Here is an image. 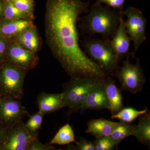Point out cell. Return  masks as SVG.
I'll return each mask as SVG.
<instances>
[{
  "instance_id": "29",
  "label": "cell",
  "mask_w": 150,
  "mask_h": 150,
  "mask_svg": "<svg viewBox=\"0 0 150 150\" xmlns=\"http://www.w3.org/2000/svg\"><path fill=\"white\" fill-rule=\"evenodd\" d=\"M9 45L8 39L0 36V64L6 62V55Z\"/></svg>"
},
{
  "instance_id": "21",
  "label": "cell",
  "mask_w": 150,
  "mask_h": 150,
  "mask_svg": "<svg viewBox=\"0 0 150 150\" xmlns=\"http://www.w3.org/2000/svg\"><path fill=\"white\" fill-rule=\"evenodd\" d=\"M149 112L147 108L142 110H137L132 108H126L121 109L119 112L111 116L112 119H118L125 123H130L136 118Z\"/></svg>"
},
{
  "instance_id": "8",
  "label": "cell",
  "mask_w": 150,
  "mask_h": 150,
  "mask_svg": "<svg viewBox=\"0 0 150 150\" xmlns=\"http://www.w3.org/2000/svg\"><path fill=\"white\" fill-rule=\"evenodd\" d=\"M38 138V132L30 131L22 121L7 129L2 150H27L31 142Z\"/></svg>"
},
{
  "instance_id": "13",
  "label": "cell",
  "mask_w": 150,
  "mask_h": 150,
  "mask_svg": "<svg viewBox=\"0 0 150 150\" xmlns=\"http://www.w3.org/2000/svg\"><path fill=\"white\" fill-rule=\"evenodd\" d=\"M122 16H123L121 15L120 18L118 29L111 40H109L110 46L119 59L125 56H131L129 51L131 40L126 32Z\"/></svg>"
},
{
  "instance_id": "25",
  "label": "cell",
  "mask_w": 150,
  "mask_h": 150,
  "mask_svg": "<svg viewBox=\"0 0 150 150\" xmlns=\"http://www.w3.org/2000/svg\"><path fill=\"white\" fill-rule=\"evenodd\" d=\"M93 141L95 150H112L115 147L114 142L109 136L96 138Z\"/></svg>"
},
{
  "instance_id": "16",
  "label": "cell",
  "mask_w": 150,
  "mask_h": 150,
  "mask_svg": "<svg viewBox=\"0 0 150 150\" xmlns=\"http://www.w3.org/2000/svg\"><path fill=\"white\" fill-rule=\"evenodd\" d=\"M119 123L103 118L91 119L88 122L86 132L96 138L108 137Z\"/></svg>"
},
{
  "instance_id": "18",
  "label": "cell",
  "mask_w": 150,
  "mask_h": 150,
  "mask_svg": "<svg viewBox=\"0 0 150 150\" xmlns=\"http://www.w3.org/2000/svg\"><path fill=\"white\" fill-rule=\"evenodd\" d=\"M16 42L25 49L35 53L39 46V39L35 26L28 28L17 35Z\"/></svg>"
},
{
  "instance_id": "7",
  "label": "cell",
  "mask_w": 150,
  "mask_h": 150,
  "mask_svg": "<svg viewBox=\"0 0 150 150\" xmlns=\"http://www.w3.org/2000/svg\"><path fill=\"white\" fill-rule=\"evenodd\" d=\"M127 18L124 21L126 32L134 43V50L131 56H134L140 46L146 40V19L139 9L129 6L120 13Z\"/></svg>"
},
{
  "instance_id": "10",
  "label": "cell",
  "mask_w": 150,
  "mask_h": 150,
  "mask_svg": "<svg viewBox=\"0 0 150 150\" xmlns=\"http://www.w3.org/2000/svg\"><path fill=\"white\" fill-rule=\"evenodd\" d=\"M38 61V58L35 53L25 49L17 42L9 45L6 62L13 66L27 71L34 68Z\"/></svg>"
},
{
  "instance_id": "3",
  "label": "cell",
  "mask_w": 150,
  "mask_h": 150,
  "mask_svg": "<svg viewBox=\"0 0 150 150\" xmlns=\"http://www.w3.org/2000/svg\"><path fill=\"white\" fill-rule=\"evenodd\" d=\"M109 40L104 38H86L82 43L86 54L107 75L112 74L118 69L120 61L110 46Z\"/></svg>"
},
{
  "instance_id": "11",
  "label": "cell",
  "mask_w": 150,
  "mask_h": 150,
  "mask_svg": "<svg viewBox=\"0 0 150 150\" xmlns=\"http://www.w3.org/2000/svg\"><path fill=\"white\" fill-rule=\"evenodd\" d=\"M98 82L93 87L79 107V109L100 110L107 108V101L103 83Z\"/></svg>"
},
{
  "instance_id": "15",
  "label": "cell",
  "mask_w": 150,
  "mask_h": 150,
  "mask_svg": "<svg viewBox=\"0 0 150 150\" xmlns=\"http://www.w3.org/2000/svg\"><path fill=\"white\" fill-rule=\"evenodd\" d=\"M33 26L34 25L30 19L6 20L0 23V36L7 39L16 37Z\"/></svg>"
},
{
  "instance_id": "28",
  "label": "cell",
  "mask_w": 150,
  "mask_h": 150,
  "mask_svg": "<svg viewBox=\"0 0 150 150\" xmlns=\"http://www.w3.org/2000/svg\"><path fill=\"white\" fill-rule=\"evenodd\" d=\"M75 149L78 150H95L93 142H90L84 138H81L79 141L75 142Z\"/></svg>"
},
{
  "instance_id": "31",
  "label": "cell",
  "mask_w": 150,
  "mask_h": 150,
  "mask_svg": "<svg viewBox=\"0 0 150 150\" xmlns=\"http://www.w3.org/2000/svg\"><path fill=\"white\" fill-rule=\"evenodd\" d=\"M3 6L1 4V2H0V16L1 14L2 13L3 11Z\"/></svg>"
},
{
  "instance_id": "20",
  "label": "cell",
  "mask_w": 150,
  "mask_h": 150,
  "mask_svg": "<svg viewBox=\"0 0 150 150\" xmlns=\"http://www.w3.org/2000/svg\"><path fill=\"white\" fill-rule=\"evenodd\" d=\"M75 142L74 133L72 128L69 123H67L60 128L49 144L65 145Z\"/></svg>"
},
{
  "instance_id": "30",
  "label": "cell",
  "mask_w": 150,
  "mask_h": 150,
  "mask_svg": "<svg viewBox=\"0 0 150 150\" xmlns=\"http://www.w3.org/2000/svg\"><path fill=\"white\" fill-rule=\"evenodd\" d=\"M6 131V128L0 123V147L2 149Z\"/></svg>"
},
{
  "instance_id": "4",
  "label": "cell",
  "mask_w": 150,
  "mask_h": 150,
  "mask_svg": "<svg viewBox=\"0 0 150 150\" xmlns=\"http://www.w3.org/2000/svg\"><path fill=\"white\" fill-rule=\"evenodd\" d=\"M26 71L6 62L0 64V97L21 99Z\"/></svg>"
},
{
  "instance_id": "19",
  "label": "cell",
  "mask_w": 150,
  "mask_h": 150,
  "mask_svg": "<svg viewBox=\"0 0 150 150\" xmlns=\"http://www.w3.org/2000/svg\"><path fill=\"white\" fill-rule=\"evenodd\" d=\"M135 126L121 121L112 131L109 137L114 142L116 148L121 141L130 136H134Z\"/></svg>"
},
{
  "instance_id": "32",
  "label": "cell",
  "mask_w": 150,
  "mask_h": 150,
  "mask_svg": "<svg viewBox=\"0 0 150 150\" xmlns=\"http://www.w3.org/2000/svg\"><path fill=\"white\" fill-rule=\"evenodd\" d=\"M0 150H2V148L1 147H0Z\"/></svg>"
},
{
  "instance_id": "1",
  "label": "cell",
  "mask_w": 150,
  "mask_h": 150,
  "mask_svg": "<svg viewBox=\"0 0 150 150\" xmlns=\"http://www.w3.org/2000/svg\"><path fill=\"white\" fill-rule=\"evenodd\" d=\"M90 0H47L45 14L47 41L55 58L73 78L104 79L107 75L80 45L77 22L87 13Z\"/></svg>"
},
{
  "instance_id": "2",
  "label": "cell",
  "mask_w": 150,
  "mask_h": 150,
  "mask_svg": "<svg viewBox=\"0 0 150 150\" xmlns=\"http://www.w3.org/2000/svg\"><path fill=\"white\" fill-rule=\"evenodd\" d=\"M85 14L79 19L81 32L89 35L98 34L108 40L116 32L122 15L107 6L94 4Z\"/></svg>"
},
{
  "instance_id": "26",
  "label": "cell",
  "mask_w": 150,
  "mask_h": 150,
  "mask_svg": "<svg viewBox=\"0 0 150 150\" xmlns=\"http://www.w3.org/2000/svg\"><path fill=\"white\" fill-rule=\"evenodd\" d=\"M128 0H96L94 4L100 5L104 4L109 7H111L114 10L122 12L124 9V4Z\"/></svg>"
},
{
  "instance_id": "5",
  "label": "cell",
  "mask_w": 150,
  "mask_h": 150,
  "mask_svg": "<svg viewBox=\"0 0 150 150\" xmlns=\"http://www.w3.org/2000/svg\"><path fill=\"white\" fill-rule=\"evenodd\" d=\"M103 79L90 78H73L65 84L62 93L64 107L69 109L72 113L79 110L81 104L95 85Z\"/></svg>"
},
{
  "instance_id": "17",
  "label": "cell",
  "mask_w": 150,
  "mask_h": 150,
  "mask_svg": "<svg viewBox=\"0 0 150 150\" xmlns=\"http://www.w3.org/2000/svg\"><path fill=\"white\" fill-rule=\"evenodd\" d=\"M138 125L135 126L134 136L142 144L150 145V114L147 112L140 115Z\"/></svg>"
},
{
  "instance_id": "6",
  "label": "cell",
  "mask_w": 150,
  "mask_h": 150,
  "mask_svg": "<svg viewBox=\"0 0 150 150\" xmlns=\"http://www.w3.org/2000/svg\"><path fill=\"white\" fill-rule=\"evenodd\" d=\"M130 56H127L122 67L118 68L114 74L120 82L121 89L136 94L142 91L146 78L140 65L139 59L138 58L136 64H133L129 60Z\"/></svg>"
},
{
  "instance_id": "27",
  "label": "cell",
  "mask_w": 150,
  "mask_h": 150,
  "mask_svg": "<svg viewBox=\"0 0 150 150\" xmlns=\"http://www.w3.org/2000/svg\"><path fill=\"white\" fill-rule=\"evenodd\" d=\"M55 148L48 144H42L38 140V138L32 141L29 145L27 150H55Z\"/></svg>"
},
{
  "instance_id": "23",
  "label": "cell",
  "mask_w": 150,
  "mask_h": 150,
  "mask_svg": "<svg viewBox=\"0 0 150 150\" xmlns=\"http://www.w3.org/2000/svg\"><path fill=\"white\" fill-rule=\"evenodd\" d=\"M17 8L32 18L34 10L33 0H8Z\"/></svg>"
},
{
  "instance_id": "12",
  "label": "cell",
  "mask_w": 150,
  "mask_h": 150,
  "mask_svg": "<svg viewBox=\"0 0 150 150\" xmlns=\"http://www.w3.org/2000/svg\"><path fill=\"white\" fill-rule=\"evenodd\" d=\"M103 83L107 98V109L110 111L112 115H113L123 108V96L115 81L109 75L106 76Z\"/></svg>"
},
{
  "instance_id": "24",
  "label": "cell",
  "mask_w": 150,
  "mask_h": 150,
  "mask_svg": "<svg viewBox=\"0 0 150 150\" xmlns=\"http://www.w3.org/2000/svg\"><path fill=\"white\" fill-rule=\"evenodd\" d=\"M44 115L43 113L38 111L30 116L27 122L25 123V126L31 132H38L41 128Z\"/></svg>"
},
{
  "instance_id": "22",
  "label": "cell",
  "mask_w": 150,
  "mask_h": 150,
  "mask_svg": "<svg viewBox=\"0 0 150 150\" xmlns=\"http://www.w3.org/2000/svg\"><path fill=\"white\" fill-rule=\"evenodd\" d=\"M4 12L6 20L31 18L29 16L17 8L8 0L6 1Z\"/></svg>"
},
{
  "instance_id": "9",
  "label": "cell",
  "mask_w": 150,
  "mask_h": 150,
  "mask_svg": "<svg viewBox=\"0 0 150 150\" xmlns=\"http://www.w3.org/2000/svg\"><path fill=\"white\" fill-rule=\"evenodd\" d=\"M28 112L20 100L0 97V123L7 129L23 121Z\"/></svg>"
},
{
  "instance_id": "14",
  "label": "cell",
  "mask_w": 150,
  "mask_h": 150,
  "mask_svg": "<svg viewBox=\"0 0 150 150\" xmlns=\"http://www.w3.org/2000/svg\"><path fill=\"white\" fill-rule=\"evenodd\" d=\"M37 103L38 111L44 115L55 112L64 108L63 94L42 92L38 96Z\"/></svg>"
}]
</instances>
